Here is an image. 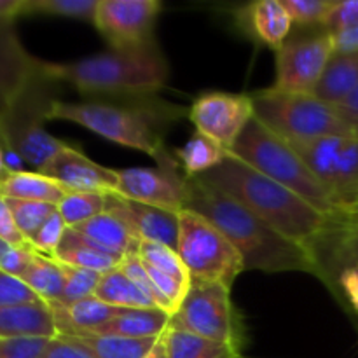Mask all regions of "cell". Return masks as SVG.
<instances>
[{"mask_svg":"<svg viewBox=\"0 0 358 358\" xmlns=\"http://www.w3.org/2000/svg\"><path fill=\"white\" fill-rule=\"evenodd\" d=\"M184 210L199 213L222 231L243 257L245 271H299L322 280L320 268L306 248L283 238L241 203L199 177H185Z\"/></svg>","mask_w":358,"mask_h":358,"instance_id":"cell-1","label":"cell"},{"mask_svg":"<svg viewBox=\"0 0 358 358\" xmlns=\"http://www.w3.org/2000/svg\"><path fill=\"white\" fill-rule=\"evenodd\" d=\"M199 178L236 199L271 229L306 248L311 255L322 238L334 227L336 217L318 212L296 192L264 177L231 154Z\"/></svg>","mask_w":358,"mask_h":358,"instance_id":"cell-2","label":"cell"},{"mask_svg":"<svg viewBox=\"0 0 358 358\" xmlns=\"http://www.w3.org/2000/svg\"><path fill=\"white\" fill-rule=\"evenodd\" d=\"M117 101H70L56 100L49 121H69L79 124L101 138L128 149L140 150L154 161L166 149L164 136L171 124L185 114V108L177 107L161 98H114Z\"/></svg>","mask_w":358,"mask_h":358,"instance_id":"cell-3","label":"cell"},{"mask_svg":"<svg viewBox=\"0 0 358 358\" xmlns=\"http://www.w3.org/2000/svg\"><path fill=\"white\" fill-rule=\"evenodd\" d=\"M44 72L80 94L108 98L154 96L166 86L170 66L156 42L140 49H110L69 63L44 62Z\"/></svg>","mask_w":358,"mask_h":358,"instance_id":"cell-4","label":"cell"},{"mask_svg":"<svg viewBox=\"0 0 358 358\" xmlns=\"http://www.w3.org/2000/svg\"><path fill=\"white\" fill-rule=\"evenodd\" d=\"M227 154L296 192L318 212L329 217L339 215V210L336 208L329 192L301 154L289 142L266 128L259 119L254 117L248 122L236 145Z\"/></svg>","mask_w":358,"mask_h":358,"instance_id":"cell-5","label":"cell"},{"mask_svg":"<svg viewBox=\"0 0 358 358\" xmlns=\"http://www.w3.org/2000/svg\"><path fill=\"white\" fill-rule=\"evenodd\" d=\"M42 65L44 62L0 121V145L3 150L16 152L37 171L66 147L65 142L49 135L44 128L52 105L58 100L55 96L58 83L44 72Z\"/></svg>","mask_w":358,"mask_h":358,"instance_id":"cell-6","label":"cell"},{"mask_svg":"<svg viewBox=\"0 0 358 358\" xmlns=\"http://www.w3.org/2000/svg\"><path fill=\"white\" fill-rule=\"evenodd\" d=\"M254 117L290 145L317 142L332 136H355L339 117L334 105L315 94H290L262 90L252 94Z\"/></svg>","mask_w":358,"mask_h":358,"instance_id":"cell-7","label":"cell"},{"mask_svg":"<svg viewBox=\"0 0 358 358\" xmlns=\"http://www.w3.org/2000/svg\"><path fill=\"white\" fill-rule=\"evenodd\" d=\"M177 252L191 280L198 282L222 283L233 289L245 271L243 257L222 231L191 210L180 212Z\"/></svg>","mask_w":358,"mask_h":358,"instance_id":"cell-8","label":"cell"},{"mask_svg":"<svg viewBox=\"0 0 358 358\" xmlns=\"http://www.w3.org/2000/svg\"><path fill=\"white\" fill-rule=\"evenodd\" d=\"M171 325L229 345L238 352L247 341L243 317L233 304L231 289L222 283L191 280L187 296L171 318Z\"/></svg>","mask_w":358,"mask_h":358,"instance_id":"cell-9","label":"cell"},{"mask_svg":"<svg viewBox=\"0 0 358 358\" xmlns=\"http://www.w3.org/2000/svg\"><path fill=\"white\" fill-rule=\"evenodd\" d=\"M322 182L336 208L358 206V136H332L292 145Z\"/></svg>","mask_w":358,"mask_h":358,"instance_id":"cell-10","label":"cell"},{"mask_svg":"<svg viewBox=\"0 0 358 358\" xmlns=\"http://www.w3.org/2000/svg\"><path fill=\"white\" fill-rule=\"evenodd\" d=\"M334 52V35L327 30L289 38L276 52L273 90L290 94H315Z\"/></svg>","mask_w":358,"mask_h":358,"instance_id":"cell-11","label":"cell"},{"mask_svg":"<svg viewBox=\"0 0 358 358\" xmlns=\"http://www.w3.org/2000/svg\"><path fill=\"white\" fill-rule=\"evenodd\" d=\"M161 10L159 0H98L93 24L110 49H140L154 42Z\"/></svg>","mask_w":358,"mask_h":358,"instance_id":"cell-12","label":"cell"},{"mask_svg":"<svg viewBox=\"0 0 358 358\" xmlns=\"http://www.w3.org/2000/svg\"><path fill=\"white\" fill-rule=\"evenodd\" d=\"M187 115L196 126V133H201L226 152H231L254 119V101L252 94L213 91L196 98Z\"/></svg>","mask_w":358,"mask_h":358,"instance_id":"cell-13","label":"cell"},{"mask_svg":"<svg viewBox=\"0 0 358 358\" xmlns=\"http://www.w3.org/2000/svg\"><path fill=\"white\" fill-rule=\"evenodd\" d=\"M157 168H126L117 170V194L131 201L159 208L184 210L185 175L175 154L164 150L156 159Z\"/></svg>","mask_w":358,"mask_h":358,"instance_id":"cell-14","label":"cell"},{"mask_svg":"<svg viewBox=\"0 0 358 358\" xmlns=\"http://www.w3.org/2000/svg\"><path fill=\"white\" fill-rule=\"evenodd\" d=\"M38 173L56 180L69 192H115L119 184L117 170L94 163L69 143Z\"/></svg>","mask_w":358,"mask_h":358,"instance_id":"cell-15","label":"cell"},{"mask_svg":"<svg viewBox=\"0 0 358 358\" xmlns=\"http://www.w3.org/2000/svg\"><path fill=\"white\" fill-rule=\"evenodd\" d=\"M105 210L121 217L140 238V241H154L177 250L180 212L131 201L117 192L105 194Z\"/></svg>","mask_w":358,"mask_h":358,"instance_id":"cell-16","label":"cell"},{"mask_svg":"<svg viewBox=\"0 0 358 358\" xmlns=\"http://www.w3.org/2000/svg\"><path fill=\"white\" fill-rule=\"evenodd\" d=\"M41 63L21 44L14 20H0V121L38 72Z\"/></svg>","mask_w":358,"mask_h":358,"instance_id":"cell-17","label":"cell"},{"mask_svg":"<svg viewBox=\"0 0 358 358\" xmlns=\"http://www.w3.org/2000/svg\"><path fill=\"white\" fill-rule=\"evenodd\" d=\"M234 17L248 37L268 45L275 52L289 41L292 30V20L282 0H257L247 3L234 13Z\"/></svg>","mask_w":358,"mask_h":358,"instance_id":"cell-18","label":"cell"},{"mask_svg":"<svg viewBox=\"0 0 358 358\" xmlns=\"http://www.w3.org/2000/svg\"><path fill=\"white\" fill-rule=\"evenodd\" d=\"M55 313L44 301L0 306V339L56 338Z\"/></svg>","mask_w":358,"mask_h":358,"instance_id":"cell-19","label":"cell"},{"mask_svg":"<svg viewBox=\"0 0 358 358\" xmlns=\"http://www.w3.org/2000/svg\"><path fill=\"white\" fill-rule=\"evenodd\" d=\"M70 229L77 231L87 241L110 252V254L119 255V257L138 254L140 238L133 233L131 227L121 217L114 215L107 210L90 219L87 222L70 227Z\"/></svg>","mask_w":358,"mask_h":358,"instance_id":"cell-20","label":"cell"},{"mask_svg":"<svg viewBox=\"0 0 358 358\" xmlns=\"http://www.w3.org/2000/svg\"><path fill=\"white\" fill-rule=\"evenodd\" d=\"M315 261L322 271V282L336 290V278L346 268H358V236L332 227L315 250Z\"/></svg>","mask_w":358,"mask_h":358,"instance_id":"cell-21","label":"cell"},{"mask_svg":"<svg viewBox=\"0 0 358 358\" xmlns=\"http://www.w3.org/2000/svg\"><path fill=\"white\" fill-rule=\"evenodd\" d=\"M55 259L62 264L72 266V268L107 275V273L117 269L124 257H119V255H114L110 252L103 250V248L96 247L84 236H80L77 231L66 227L65 236H63Z\"/></svg>","mask_w":358,"mask_h":358,"instance_id":"cell-22","label":"cell"},{"mask_svg":"<svg viewBox=\"0 0 358 358\" xmlns=\"http://www.w3.org/2000/svg\"><path fill=\"white\" fill-rule=\"evenodd\" d=\"M171 317L159 308H145V310H122L117 317L112 318L93 334L121 336V338L147 339L159 338L170 327Z\"/></svg>","mask_w":358,"mask_h":358,"instance_id":"cell-23","label":"cell"},{"mask_svg":"<svg viewBox=\"0 0 358 358\" xmlns=\"http://www.w3.org/2000/svg\"><path fill=\"white\" fill-rule=\"evenodd\" d=\"M358 86V51L334 52L315 96L329 105H338Z\"/></svg>","mask_w":358,"mask_h":358,"instance_id":"cell-24","label":"cell"},{"mask_svg":"<svg viewBox=\"0 0 358 358\" xmlns=\"http://www.w3.org/2000/svg\"><path fill=\"white\" fill-rule=\"evenodd\" d=\"M0 194L3 198L28 199V201H41L58 206L59 201L69 194V191L38 171L23 170L16 173H7L2 178Z\"/></svg>","mask_w":358,"mask_h":358,"instance_id":"cell-25","label":"cell"},{"mask_svg":"<svg viewBox=\"0 0 358 358\" xmlns=\"http://www.w3.org/2000/svg\"><path fill=\"white\" fill-rule=\"evenodd\" d=\"M79 343L93 358H145L157 341V338L133 339L121 336H101L93 332H76L63 334ZM161 338V336H159Z\"/></svg>","mask_w":358,"mask_h":358,"instance_id":"cell-26","label":"cell"},{"mask_svg":"<svg viewBox=\"0 0 358 358\" xmlns=\"http://www.w3.org/2000/svg\"><path fill=\"white\" fill-rule=\"evenodd\" d=\"M164 338L168 358H238L241 355V352L233 346L210 341L171 324L164 332Z\"/></svg>","mask_w":358,"mask_h":358,"instance_id":"cell-27","label":"cell"},{"mask_svg":"<svg viewBox=\"0 0 358 358\" xmlns=\"http://www.w3.org/2000/svg\"><path fill=\"white\" fill-rule=\"evenodd\" d=\"M94 297L110 306L122 308V310H145V308H157L131 278L126 275L119 266L114 271L101 275L100 283L94 290ZM161 310V308H159Z\"/></svg>","mask_w":358,"mask_h":358,"instance_id":"cell-28","label":"cell"},{"mask_svg":"<svg viewBox=\"0 0 358 358\" xmlns=\"http://www.w3.org/2000/svg\"><path fill=\"white\" fill-rule=\"evenodd\" d=\"M21 282L44 303H58L65 287L63 268L56 259L45 257L35 252L30 266L21 276Z\"/></svg>","mask_w":358,"mask_h":358,"instance_id":"cell-29","label":"cell"},{"mask_svg":"<svg viewBox=\"0 0 358 358\" xmlns=\"http://www.w3.org/2000/svg\"><path fill=\"white\" fill-rule=\"evenodd\" d=\"M173 154L184 175L189 178L201 177V175L208 173L210 170L219 166L224 157L227 156L222 147H219L201 133H194L189 138V142L182 149L175 150Z\"/></svg>","mask_w":358,"mask_h":358,"instance_id":"cell-30","label":"cell"},{"mask_svg":"<svg viewBox=\"0 0 358 358\" xmlns=\"http://www.w3.org/2000/svg\"><path fill=\"white\" fill-rule=\"evenodd\" d=\"M107 192H69L56 206L66 227H76L105 212Z\"/></svg>","mask_w":358,"mask_h":358,"instance_id":"cell-31","label":"cell"},{"mask_svg":"<svg viewBox=\"0 0 358 358\" xmlns=\"http://www.w3.org/2000/svg\"><path fill=\"white\" fill-rule=\"evenodd\" d=\"M96 7L98 0H24L23 14H48L93 23Z\"/></svg>","mask_w":358,"mask_h":358,"instance_id":"cell-32","label":"cell"},{"mask_svg":"<svg viewBox=\"0 0 358 358\" xmlns=\"http://www.w3.org/2000/svg\"><path fill=\"white\" fill-rule=\"evenodd\" d=\"M138 257L143 264L150 266L157 271L175 276L185 283H191V275L182 262L178 252L166 247V245L142 240L138 245Z\"/></svg>","mask_w":358,"mask_h":358,"instance_id":"cell-33","label":"cell"},{"mask_svg":"<svg viewBox=\"0 0 358 358\" xmlns=\"http://www.w3.org/2000/svg\"><path fill=\"white\" fill-rule=\"evenodd\" d=\"M14 220H16L17 229L24 236V240L30 241L38 229L44 226L45 220L56 212L55 205L41 201H28V199H13L6 198Z\"/></svg>","mask_w":358,"mask_h":358,"instance_id":"cell-34","label":"cell"},{"mask_svg":"<svg viewBox=\"0 0 358 358\" xmlns=\"http://www.w3.org/2000/svg\"><path fill=\"white\" fill-rule=\"evenodd\" d=\"M62 264V262H59ZM63 275H65V287H63V294L56 304L62 306H72V304L79 303V301L87 299V297L94 296L98 283H100L101 275L94 271H87V269L72 268V266L62 264Z\"/></svg>","mask_w":358,"mask_h":358,"instance_id":"cell-35","label":"cell"},{"mask_svg":"<svg viewBox=\"0 0 358 358\" xmlns=\"http://www.w3.org/2000/svg\"><path fill=\"white\" fill-rule=\"evenodd\" d=\"M292 24L299 27H325L336 0H282Z\"/></svg>","mask_w":358,"mask_h":358,"instance_id":"cell-36","label":"cell"},{"mask_svg":"<svg viewBox=\"0 0 358 358\" xmlns=\"http://www.w3.org/2000/svg\"><path fill=\"white\" fill-rule=\"evenodd\" d=\"M65 220L62 219V215H59L58 210H56L28 243H30L31 248H34L35 252H38L41 255L55 259L56 252H58L59 245H62L63 236H65Z\"/></svg>","mask_w":358,"mask_h":358,"instance_id":"cell-37","label":"cell"},{"mask_svg":"<svg viewBox=\"0 0 358 358\" xmlns=\"http://www.w3.org/2000/svg\"><path fill=\"white\" fill-rule=\"evenodd\" d=\"M121 269L129 276V278L133 280V282H135V285L138 287V289L142 290V292L145 294V296L149 297V299L152 301L157 308H161V310L164 311L163 299H161L159 292H157L156 287H154V283H152V280H150L149 273H147L145 266H143V262L140 261L138 254L126 255L121 262Z\"/></svg>","mask_w":358,"mask_h":358,"instance_id":"cell-38","label":"cell"},{"mask_svg":"<svg viewBox=\"0 0 358 358\" xmlns=\"http://www.w3.org/2000/svg\"><path fill=\"white\" fill-rule=\"evenodd\" d=\"M48 343L49 338L0 339V358H41Z\"/></svg>","mask_w":358,"mask_h":358,"instance_id":"cell-39","label":"cell"},{"mask_svg":"<svg viewBox=\"0 0 358 358\" xmlns=\"http://www.w3.org/2000/svg\"><path fill=\"white\" fill-rule=\"evenodd\" d=\"M353 28H358V0H336V6L329 14L324 30L338 35Z\"/></svg>","mask_w":358,"mask_h":358,"instance_id":"cell-40","label":"cell"},{"mask_svg":"<svg viewBox=\"0 0 358 358\" xmlns=\"http://www.w3.org/2000/svg\"><path fill=\"white\" fill-rule=\"evenodd\" d=\"M37 296L16 276H10L0 269V306H13V304L38 303Z\"/></svg>","mask_w":358,"mask_h":358,"instance_id":"cell-41","label":"cell"},{"mask_svg":"<svg viewBox=\"0 0 358 358\" xmlns=\"http://www.w3.org/2000/svg\"><path fill=\"white\" fill-rule=\"evenodd\" d=\"M34 255L35 250L31 248L30 243L21 245V247H9L6 254H3L2 261H0V269L7 273V275L21 278L28 266H30Z\"/></svg>","mask_w":358,"mask_h":358,"instance_id":"cell-42","label":"cell"},{"mask_svg":"<svg viewBox=\"0 0 358 358\" xmlns=\"http://www.w3.org/2000/svg\"><path fill=\"white\" fill-rule=\"evenodd\" d=\"M41 358H93L79 343L73 341L69 336L58 334L49 339L44 353Z\"/></svg>","mask_w":358,"mask_h":358,"instance_id":"cell-43","label":"cell"},{"mask_svg":"<svg viewBox=\"0 0 358 358\" xmlns=\"http://www.w3.org/2000/svg\"><path fill=\"white\" fill-rule=\"evenodd\" d=\"M0 240L6 241L10 247H21V245L28 243L21 231L17 229L13 212H10L7 199L2 194H0Z\"/></svg>","mask_w":358,"mask_h":358,"instance_id":"cell-44","label":"cell"},{"mask_svg":"<svg viewBox=\"0 0 358 358\" xmlns=\"http://www.w3.org/2000/svg\"><path fill=\"white\" fill-rule=\"evenodd\" d=\"M336 289L343 292L352 308L358 311V268H346L336 278Z\"/></svg>","mask_w":358,"mask_h":358,"instance_id":"cell-45","label":"cell"},{"mask_svg":"<svg viewBox=\"0 0 358 358\" xmlns=\"http://www.w3.org/2000/svg\"><path fill=\"white\" fill-rule=\"evenodd\" d=\"M336 112L339 114V117L348 124V128L352 129L353 135L358 136V86L341 103L336 105Z\"/></svg>","mask_w":358,"mask_h":358,"instance_id":"cell-46","label":"cell"},{"mask_svg":"<svg viewBox=\"0 0 358 358\" xmlns=\"http://www.w3.org/2000/svg\"><path fill=\"white\" fill-rule=\"evenodd\" d=\"M334 42H336V52L358 51V28H353V30L334 35Z\"/></svg>","mask_w":358,"mask_h":358,"instance_id":"cell-47","label":"cell"},{"mask_svg":"<svg viewBox=\"0 0 358 358\" xmlns=\"http://www.w3.org/2000/svg\"><path fill=\"white\" fill-rule=\"evenodd\" d=\"M336 226L338 229L345 231V233L358 236V206L348 212H341L336 217Z\"/></svg>","mask_w":358,"mask_h":358,"instance_id":"cell-48","label":"cell"},{"mask_svg":"<svg viewBox=\"0 0 358 358\" xmlns=\"http://www.w3.org/2000/svg\"><path fill=\"white\" fill-rule=\"evenodd\" d=\"M24 0H0V20H14L23 14Z\"/></svg>","mask_w":358,"mask_h":358,"instance_id":"cell-49","label":"cell"},{"mask_svg":"<svg viewBox=\"0 0 358 358\" xmlns=\"http://www.w3.org/2000/svg\"><path fill=\"white\" fill-rule=\"evenodd\" d=\"M145 358H168L166 338H164V334L161 336V338H157V341L154 343V346L150 348V352L147 353Z\"/></svg>","mask_w":358,"mask_h":358,"instance_id":"cell-50","label":"cell"},{"mask_svg":"<svg viewBox=\"0 0 358 358\" xmlns=\"http://www.w3.org/2000/svg\"><path fill=\"white\" fill-rule=\"evenodd\" d=\"M7 173H9V171H7V166H6V157H3V147L0 145V178L6 177Z\"/></svg>","mask_w":358,"mask_h":358,"instance_id":"cell-51","label":"cell"},{"mask_svg":"<svg viewBox=\"0 0 358 358\" xmlns=\"http://www.w3.org/2000/svg\"><path fill=\"white\" fill-rule=\"evenodd\" d=\"M10 245H7L6 241H2L0 240V261H2V257H3V254H6L7 252V248H9Z\"/></svg>","mask_w":358,"mask_h":358,"instance_id":"cell-52","label":"cell"},{"mask_svg":"<svg viewBox=\"0 0 358 358\" xmlns=\"http://www.w3.org/2000/svg\"><path fill=\"white\" fill-rule=\"evenodd\" d=\"M238 358H250V357H245V355H240Z\"/></svg>","mask_w":358,"mask_h":358,"instance_id":"cell-53","label":"cell"},{"mask_svg":"<svg viewBox=\"0 0 358 358\" xmlns=\"http://www.w3.org/2000/svg\"><path fill=\"white\" fill-rule=\"evenodd\" d=\"M0 182H2V178H0Z\"/></svg>","mask_w":358,"mask_h":358,"instance_id":"cell-54","label":"cell"}]
</instances>
